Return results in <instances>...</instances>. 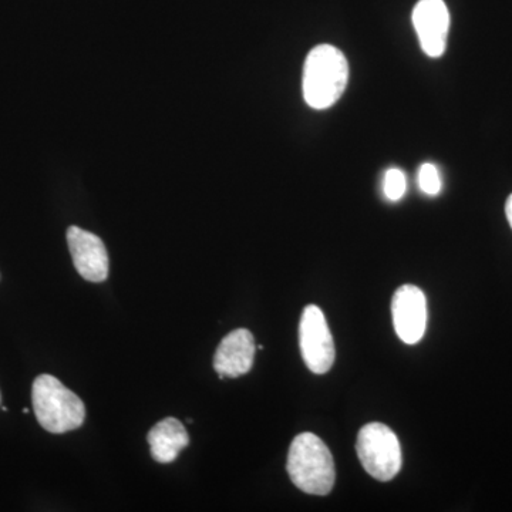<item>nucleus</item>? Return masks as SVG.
<instances>
[{
    "instance_id": "1a4fd4ad",
    "label": "nucleus",
    "mask_w": 512,
    "mask_h": 512,
    "mask_svg": "<svg viewBox=\"0 0 512 512\" xmlns=\"http://www.w3.org/2000/svg\"><path fill=\"white\" fill-rule=\"evenodd\" d=\"M255 340L248 329H237L225 336L214 356V369L221 379L247 375L254 365Z\"/></svg>"
},
{
    "instance_id": "f8f14e48",
    "label": "nucleus",
    "mask_w": 512,
    "mask_h": 512,
    "mask_svg": "<svg viewBox=\"0 0 512 512\" xmlns=\"http://www.w3.org/2000/svg\"><path fill=\"white\" fill-rule=\"evenodd\" d=\"M419 187L424 194L431 195V197L440 194L443 185H441L439 168L436 165L431 163L421 165L419 168Z\"/></svg>"
},
{
    "instance_id": "423d86ee",
    "label": "nucleus",
    "mask_w": 512,
    "mask_h": 512,
    "mask_svg": "<svg viewBox=\"0 0 512 512\" xmlns=\"http://www.w3.org/2000/svg\"><path fill=\"white\" fill-rule=\"evenodd\" d=\"M394 330L407 345L423 339L427 326V301L423 291L404 285L394 293L392 301Z\"/></svg>"
},
{
    "instance_id": "ddd939ff",
    "label": "nucleus",
    "mask_w": 512,
    "mask_h": 512,
    "mask_svg": "<svg viewBox=\"0 0 512 512\" xmlns=\"http://www.w3.org/2000/svg\"><path fill=\"white\" fill-rule=\"evenodd\" d=\"M505 214H507L508 222H510L512 228V194L508 198L507 205H505Z\"/></svg>"
},
{
    "instance_id": "f03ea898",
    "label": "nucleus",
    "mask_w": 512,
    "mask_h": 512,
    "mask_svg": "<svg viewBox=\"0 0 512 512\" xmlns=\"http://www.w3.org/2000/svg\"><path fill=\"white\" fill-rule=\"evenodd\" d=\"M286 468L292 483L303 493L326 495L335 485L332 454L315 434L303 433L293 439Z\"/></svg>"
},
{
    "instance_id": "9b49d317",
    "label": "nucleus",
    "mask_w": 512,
    "mask_h": 512,
    "mask_svg": "<svg viewBox=\"0 0 512 512\" xmlns=\"http://www.w3.org/2000/svg\"><path fill=\"white\" fill-rule=\"evenodd\" d=\"M407 190L406 175L399 168H390L383 178V192L387 200L396 202L402 200Z\"/></svg>"
},
{
    "instance_id": "6e6552de",
    "label": "nucleus",
    "mask_w": 512,
    "mask_h": 512,
    "mask_svg": "<svg viewBox=\"0 0 512 512\" xmlns=\"http://www.w3.org/2000/svg\"><path fill=\"white\" fill-rule=\"evenodd\" d=\"M67 244L74 268L89 282H104L109 276V254L103 241L92 232L79 227L67 229Z\"/></svg>"
},
{
    "instance_id": "20e7f679",
    "label": "nucleus",
    "mask_w": 512,
    "mask_h": 512,
    "mask_svg": "<svg viewBox=\"0 0 512 512\" xmlns=\"http://www.w3.org/2000/svg\"><path fill=\"white\" fill-rule=\"evenodd\" d=\"M357 456L363 468L376 480H393L402 468V447L394 431L380 423H370L359 431Z\"/></svg>"
},
{
    "instance_id": "39448f33",
    "label": "nucleus",
    "mask_w": 512,
    "mask_h": 512,
    "mask_svg": "<svg viewBox=\"0 0 512 512\" xmlns=\"http://www.w3.org/2000/svg\"><path fill=\"white\" fill-rule=\"evenodd\" d=\"M303 362L315 375H325L335 363V343L325 315L318 306H306L299 325Z\"/></svg>"
},
{
    "instance_id": "f257e3e1",
    "label": "nucleus",
    "mask_w": 512,
    "mask_h": 512,
    "mask_svg": "<svg viewBox=\"0 0 512 512\" xmlns=\"http://www.w3.org/2000/svg\"><path fill=\"white\" fill-rule=\"evenodd\" d=\"M349 63L342 50L330 45L313 47L303 66V99L315 110L332 107L345 93Z\"/></svg>"
},
{
    "instance_id": "9d476101",
    "label": "nucleus",
    "mask_w": 512,
    "mask_h": 512,
    "mask_svg": "<svg viewBox=\"0 0 512 512\" xmlns=\"http://www.w3.org/2000/svg\"><path fill=\"white\" fill-rule=\"evenodd\" d=\"M147 441L151 447V457L157 463L168 464L173 463L190 444V436L180 420L167 417L150 430Z\"/></svg>"
},
{
    "instance_id": "7ed1b4c3",
    "label": "nucleus",
    "mask_w": 512,
    "mask_h": 512,
    "mask_svg": "<svg viewBox=\"0 0 512 512\" xmlns=\"http://www.w3.org/2000/svg\"><path fill=\"white\" fill-rule=\"evenodd\" d=\"M32 402L37 421L49 433H67L84 423L86 407L82 399L55 376L37 377L33 382Z\"/></svg>"
},
{
    "instance_id": "0eeeda50",
    "label": "nucleus",
    "mask_w": 512,
    "mask_h": 512,
    "mask_svg": "<svg viewBox=\"0 0 512 512\" xmlns=\"http://www.w3.org/2000/svg\"><path fill=\"white\" fill-rule=\"evenodd\" d=\"M413 25L421 49L437 59L446 52L450 13L444 0H419L413 10Z\"/></svg>"
}]
</instances>
